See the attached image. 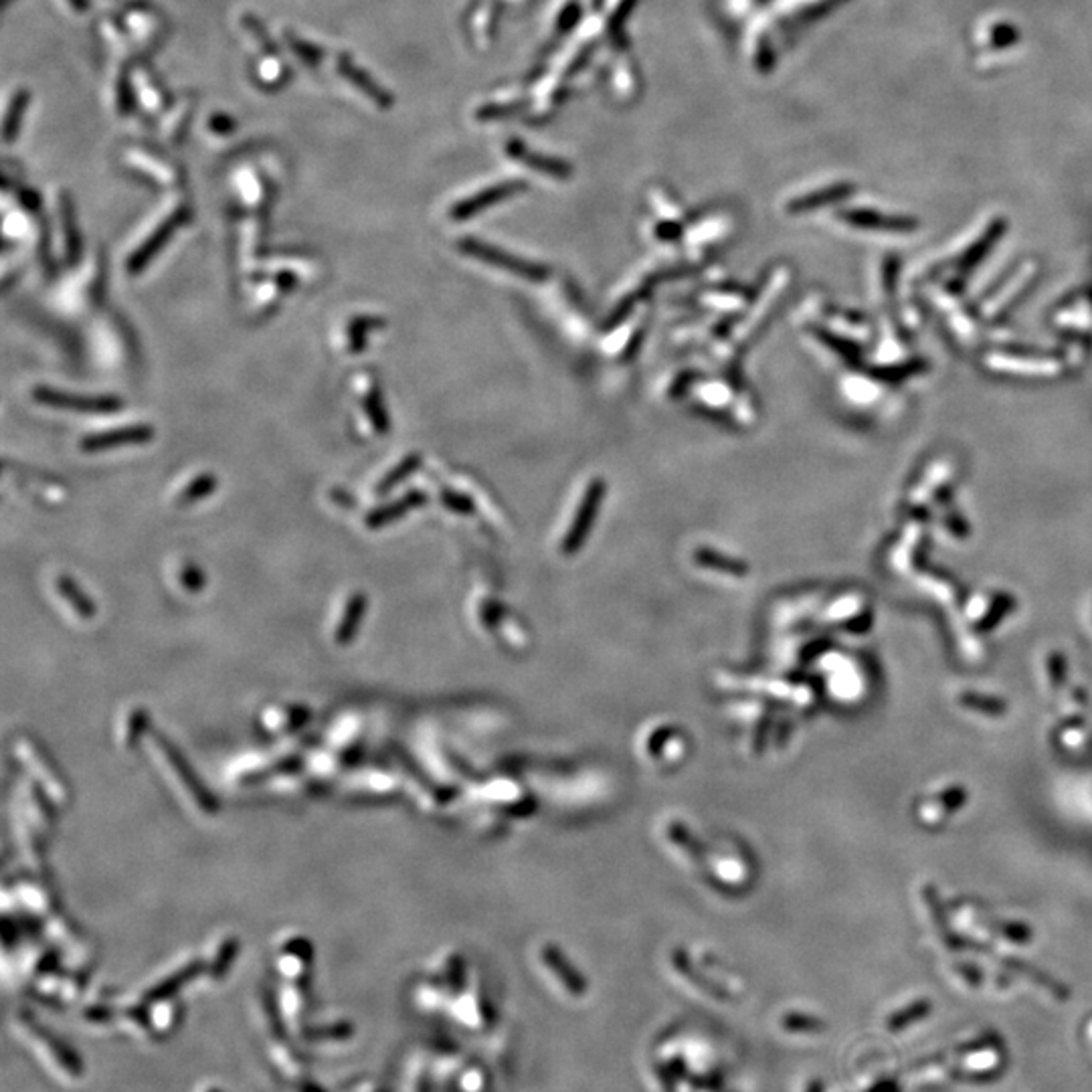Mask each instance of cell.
<instances>
[{"instance_id":"6da1fadb","label":"cell","mask_w":1092,"mask_h":1092,"mask_svg":"<svg viewBox=\"0 0 1092 1092\" xmlns=\"http://www.w3.org/2000/svg\"><path fill=\"white\" fill-rule=\"evenodd\" d=\"M457 247H460L462 254L472 255L478 261H482V264H488V266L498 267V269H506L510 273H515V276L524 278L528 281H544V279H549V276H551V269L546 266L532 264V261L510 255V254H506V251H500L491 245L479 243L478 239H460Z\"/></svg>"},{"instance_id":"7a4b0ae2","label":"cell","mask_w":1092,"mask_h":1092,"mask_svg":"<svg viewBox=\"0 0 1092 1092\" xmlns=\"http://www.w3.org/2000/svg\"><path fill=\"white\" fill-rule=\"evenodd\" d=\"M32 399L45 407L93 415L118 413L124 407V401L116 395H73V392H63L51 387H37L32 391Z\"/></svg>"},{"instance_id":"3957f363","label":"cell","mask_w":1092,"mask_h":1092,"mask_svg":"<svg viewBox=\"0 0 1092 1092\" xmlns=\"http://www.w3.org/2000/svg\"><path fill=\"white\" fill-rule=\"evenodd\" d=\"M189 218H191V211L187 209V206H179V209H174V213L164 218V221L155 229V231H152L144 239V242L140 243V247H136L132 254H130V257L126 261L128 273L138 276L140 271H144L152 264V259H155L160 251L168 245L172 235L177 233L179 229L189 221Z\"/></svg>"},{"instance_id":"277c9868","label":"cell","mask_w":1092,"mask_h":1092,"mask_svg":"<svg viewBox=\"0 0 1092 1092\" xmlns=\"http://www.w3.org/2000/svg\"><path fill=\"white\" fill-rule=\"evenodd\" d=\"M605 491H607V486H605L603 479H593V482L589 484L585 496L581 500V506H578L577 515H575L573 527L563 542L565 554H575L585 544L589 532H591L597 512L601 510V504H603Z\"/></svg>"},{"instance_id":"5b68a950","label":"cell","mask_w":1092,"mask_h":1092,"mask_svg":"<svg viewBox=\"0 0 1092 1092\" xmlns=\"http://www.w3.org/2000/svg\"><path fill=\"white\" fill-rule=\"evenodd\" d=\"M152 437H155V428H152V425H144V423L128 425V428H118V429H107V431L85 435L80 447L87 453H95V452L114 450V447H124V445H144V443L152 441Z\"/></svg>"},{"instance_id":"8992f818","label":"cell","mask_w":1092,"mask_h":1092,"mask_svg":"<svg viewBox=\"0 0 1092 1092\" xmlns=\"http://www.w3.org/2000/svg\"><path fill=\"white\" fill-rule=\"evenodd\" d=\"M425 504H428V494H425V491H419V490H411V491H407L405 496H401L399 500L391 502V504H382L377 510L368 512L366 518H365V524L373 530L389 527V524L397 522L399 518L409 515L411 510L421 508Z\"/></svg>"},{"instance_id":"52a82bcc","label":"cell","mask_w":1092,"mask_h":1092,"mask_svg":"<svg viewBox=\"0 0 1092 1092\" xmlns=\"http://www.w3.org/2000/svg\"><path fill=\"white\" fill-rule=\"evenodd\" d=\"M336 69H338V73H341L346 81H351L354 87H358V90L363 92L370 102H375L378 107H391L392 105L391 93H387L378 83H375V80L370 78V75L365 69H360L358 65H354L353 59L348 57L346 53L338 55Z\"/></svg>"},{"instance_id":"ba28073f","label":"cell","mask_w":1092,"mask_h":1092,"mask_svg":"<svg viewBox=\"0 0 1092 1092\" xmlns=\"http://www.w3.org/2000/svg\"><path fill=\"white\" fill-rule=\"evenodd\" d=\"M522 189L524 187H522V184H518V182L498 184V187H491L488 191L478 192L476 196H472V199H465L462 203H457L453 206V209H452L450 215H452V218H455V221H465V218L476 217L478 213H482L484 209H488V206L508 199V196L516 194Z\"/></svg>"},{"instance_id":"9c48e42d","label":"cell","mask_w":1092,"mask_h":1092,"mask_svg":"<svg viewBox=\"0 0 1092 1092\" xmlns=\"http://www.w3.org/2000/svg\"><path fill=\"white\" fill-rule=\"evenodd\" d=\"M59 215H61V227H63V239H65V259H68L69 266H78L81 254H83V243H81V233H80V227H78V218H75V206L69 192H61L59 196Z\"/></svg>"},{"instance_id":"30bf717a","label":"cell","mask_w":1092,"mask_h":1092,"mask_svg":"<svg viewBox=\"0 0 1092 1092\" xmlns=\"http://www.w3.org/2000/svg\"><path fill=\"white\" fill-rule=\"evenodd\" d=\"M421 464H423V457L419 453H409L407 457H403V460L395 467H391L389 472L378 479L377 494L378 496L389 494L391 490H395L401 482H405L407 478H411L415 472H417Z\"/></svg>"},{"instance_id":"8fae6325","label":"cell","mask_w":1092,"mask_h":1092,"mask_svg":"<svg viewBox=\"0 0 1092 1092\" xmlns=\"http://www.w3.org/2000/svg\"><path fill=\"white\" fill-rule=\"evenodd\" d=\"M382 326H385V318H380V316H356V318H353L348 324V348H351V353H363L366 348L368 332L378 330Z\"/></svg>"},{"instance_id":"7c38bea8","label":"cell","mask_w":1092,"mask_h":1092,"mask_svg":"<svg viewBox=\"0 0 1092 1092\" xmlns=\"http://www.w3.org/2000/svg\"><path fill=\"white\" fill-rule=\"evenodd\" d=\"M130 27L136 31V35L144 43H155L160 39L162 20L155 13V10L140 6V8L132 10V17H130Z\"/></svg>"},{"instance_id":"4fadbf2b","label":"cell","mask_w":1092,"mask_h":1092,"mask_svg":"<svg viewBox=\"0 0 1092 1092\" xmlns=\"http://www.w3.org/2000/svg\"><path fill=\"white\" fill-rule=\"evenodd\" d=\"M288 80V65L283 63L278 55L267 53V57L261 59V65H257V83L267 85L269 90H278V87H281Z\"/></svg>"},{"instance_id":"5bb4252c","label":"cell","mask_w":1092,"mask_h":1092,"mask_svg":"<svg viewBox=\"0 0 1092 1092\" xmlns=\"http://www.w3.org/2000/svg\"><path fill=\"white\" fill-rule=\"evenodd\" d=\"M851 225H858V227H866V229H884V231H911L914 229V223L906 221V218H884L880 215H874V213H846L844 215Z\"/></svg>"},{"instance_id":"9a60e30c","label":"cell","mask_w":1092,"mask_h":1092,"mask_svg":"<svg viewBox=\"0 0 1092 1092\" xmlns=\"http://www.w3.org/2000/svg\"><path fill=\"white\" fill-rule=\"evenodd\" d=\"M365 413L368 415V421L378 435H387L391 431L389 411H387L385 401H382V395L377 387L370 389L368 395L365 397Z\"/></svg>"},{"instance_id":"2e32d148","label":"cell","mask_w":1092,"mask_h":1092,"mask_svg":"<svg viewBox=\"0 0 1092 1092\" xmlns=\"http://www.w3.org/2000/svg\"><path fill=\"white\" fill-rule=\"evenodd\" d=\"M194 105H196V102L192 100V97H184V100H180L179 105L174 107L172 112L168 114L167 124H164V130H167V134H168L170 140L177 142V140L182 138L184 132H187V128L191 124V118H192V112H194Z\"/></svg>"},{"instance_id":"e0dca14e","label":"cell","mask_w":1092,"mask_h":1092,"mask_svg":"<svg viewBox=\"0 0 1092 1092\" xmlns=\"http://www.w3.org/2000/svg\"><path fill=\"white\" fill-rule=\"evenodd\" d=\"M27 105H29V92L19 90L13 95V100H10L8 112L5 116V126H3L5 142H13L19 136V130H20V124H23Z\"/></svg>"},{"instance_id":"ac0fdd59","label":"cell","mask_w":1092,"mask_h":1092,"mask_svg":"<svg viewBox=\"0 0 1092 1092\" xmlns=\"http://www.w3.org/2000/svg\"><path fill=\"white\" fill-rule=\"evenodd\" d=\"M217 484H218V479H217L215 474H201V476H196L192 479V482L180 491L177 504L179 506H191V504H194V502H199V500H203L206 496H211L213 491L217 490Z\"/></svg>"},{"instance_id":"d6986e66","label":"cell","mask_w":1092,"mask_h":1092,"mask_svg":"<svg viewBox=\"0 0 1092 1092\" xmlns=\"http://www.w3.org/2000/svg\"><path fill=\"white\" fill-rule=\"evenodd\" d=\"M696 561L701 563L706 569H714L720 573H730V575H745L747 573V565L735 561V559H728L725 554H718L710 549H701L696 552Z\"/></svg>"},{"instance_id":"ffe728a7","label":"cell","mask_w":1092,"mask_h":1092,"mask_svg":"<svg viewBox=\"0 0 1092 1092\" xmlns=\"http://www.w3.org/2000/svg\"><path fill=\"white\" fill-rule=\"evenodd\" d=\"M136 93L148 109H160L164 105V90L156 83V80L146 71H136Z\"/></svg>"},{"instance_id":"44dd1931","label":"cell","mask_w":1092,"mask_h":1092,"mask_svg":"<svg viewBox=\"0 0 1092 1092\" xmlns=\"http://www.w3.org/2000/svg\"><path fill=\"white\" fill-rule=\"evenodd\" d=\"M846 192H848V189H846V187H834V189H827V191L815 192V194H812V196H805V199H800V201L791 203V205H789V209H791V213H803V211H810V209H815V206H822V205H827V203H834V201H838V199H842V196H846Z\"/></svg>"},{"instance_id":"7402d4cb","label":"cell","mask_w":1092,"mask_h":1092,"mask_svg":"<svg viewBox=\"0 0 1092 1092\" xmlns=\"http://www.w3.org/2000/svg\"><path fill=\"white\" fill-rule=\"evenodd\" d=\"M286 41H288L290 49L293 53H296L304 63H310V65H318L320 63V59H322V49L320 47H316V45H312V43L296 37V35H293V32H286Z\"/></svg>"},{"instance_id":"603a6c76","label":"cell","mask_w":1092,"mask_h":1092,"mask_svg":"<svg viewBox=\"0 0 1092 1092\" xmlns=\"http://www.w3.org/2000/svg\"><path fill=\"white\" fill-rule=\"evenodd\" d=\"M441 502H443V506L447 510L455 512V515L469 516V515H474V512H476L474 500L469 498V496H465V494H460V491H455V490H443L441 491Z\"/></svg>"},{"instance_id":"cb8c5ba5","label":"cell","mask_w":1092,"mask_h":1092,"mask_svg":"<svg viewBox=\"0 0 1092 1092\" xmlns=\"http://www.w3.org/2000/svg\"><path fill=\"white\" fill-rule=\"evenodd\" d=\"M813 332H815V336L819 338V341H822L824 344H827L829 348H832V351H836V353L842 354V356L848 360V363H854V365L858 363V351H856V348L851 346L850 342H846V341H839L838 336H834V334H829V332L822 330V328H815Z\"/></svg>"},{"instance_id":"d4e9b609","label":"cell","mask_w":1092,"mask_h":1092,"mask_svg":"<svg viewBox=\"0 0 1092 1092\" xmlns=\"http://www.w3.org/2000/svg\"><path fill=\"white\" fill-rule=\"evenodd\" d=\"M242 23L247 27V31L251 32V35L255 37V41L259 43L261 47H264L267 53L278 55V47H276V43H273V39L267 35V31H266L264 23H261L259 19H255L254 15H245V17L242 19Z\"/></svg>"},{"instance_id":"484cf974","label":"cell","mask_w":1092,"mask_h":1092,"mask_svg":"<svg viewBox=\"0 0 1092 1092\" xmlns=\"http://www.w3.org/2000/svg\"><path fill=\"white\" fill-rule=\"evenodd\" d=\"M646 290H648V288H643V290H639V293H633V296H627V298L621 300V302H619V305H617V308L614 310V314H611L609 318H607V322H605V330H611V328H615V326H619L621 322H624V320L627 318V316L633 312V305H636V302H638L639 298L646 296Z\"/></svg>"},{"instance_id":"4316f807","label":"cell","mask_w":1092,"mask_h":1092,"mask_svg":"<svg viewBox=\"0 0 1092 1092\" xmlns=\"http://www.w3.org/2000/svg\"><path fill=\"white\" fill-rule=\"evenodd\" d=\"M116 95H118V109L122 112L124 116L128 112H132L134 107V90H132V83H130L128 75H119L118 80V87H116Z\"/></svg>"},{"instance_id":"83f0119b","label":"cell","mask_w":1092,"mask_h":1092,"mask_svg":"<svg viewBox=\"0 0 1092 1092\" xmlns=\"http://www.w3.org/2000/svg\"><path fill=\"white\" fill-rule=\"evenodd\" d=\"M59 589H61V593H63L65 597L71 599V603H73L75 607L81 609V611H87V609H90V603H87V601H85L83 593H80V589L73 585L71 578H68V577H61V578H59Z\"/></svg>"},{"instance_id":"f1b7e54d","label":"cell","mask_w":1092,"mask_h":1092,"mask_svg":"<svg viewBox=\"0 0 1092 1092\" xmlns=\"http://www.w3.org/2000/svg\"><path fill=\"white\" fill-rule=\"evenodd\" d=\"M209 126L217 134H229V132H233L235 122H233V118H229L227 114H215L209 119Z\"/></svg>"},{"instance_id":"f546056e","label":"cell","mask_w":1092,"mask_h":1092,"mask_svg":"<svg viewBox=\"0 0 1092 1092\" xmlns=\"http://www.w3.org/2000/svg\"><path fill=\"white\" fill-rule=\"evenodd\" d=\"M19 199H20V205H23L29 213H37L41 209V196L37 191L23 189L19 194Z\"/></svg>"},{"instance_id":"4dcf8cb0","label":"cell","mask_w":1092,"mask_h":1092,"mask_svg":"<svg viewBox=\"0 0 1092 1092\" xmlns=\"http://www.w3.org/2000/svg\"><path fill=\"white\" fill-rule=\"evenodd\" d=\"M698 378H701V377H698L696 373H692V370H688V373L680 375L678 380H676L674 385H672V397H682L684 392L688 391V387H690L692 382L698 380Z\"/></svg>"},{"instance_id":"1f68e13d","label":"cell","mask_w":1092,"mask_h":1092,"mask_svg":"<svg viewBox=\"0 0 1092 1092\" xmlns=\"http://www.w3.org/2000/svg\"><path fill=\"white\" fill-rule=\"evenodd\" d=\"M655 235L664 239V242H676L682 235V227L676 223H660L655 229Z\"/></svg>"},{"instance_id":"d6a6232c","label":"cell","mask_w":1092,"mask_h":1092,"mask_svg":"<svg viewBox=\"0 0 1092 1092\" xmlns=\"http://www.w3.org/2000/svg\"><path fill=\"white\" fill-rule=\"evenodd\" d=\"M184 583H187L189 589H199L203 585L201 571L194 569V566H189V569L184 571Z\"/></svg>"},{"instance_id":"836d02e7","label":"cell","mask_w":1092,"mask_h":1092,"mask_svg":"<svg viewBox=\"0 0 1092 1092\" xmlns=\"http://www.w3.org/2000/svg\"><path fill=\"white\" fill-rule=\"evenodd\" d=\"M641 338H643V330H639V332H636V336H633V338H631V342H629V344H627V348H626V351H624V360H629V358H633V356H636V353H638V348H639V346H641Z\"/></svg>"},{"instance_id":"e575fe53","label":"cell","mask_w":1092,"mask_h":1092,"mask_svg":"<svg viewBox=\"0 0 1092 1092\" xmlns=\"http://www.w3.org/2000/svg\"><path fill=\"white\" fill-rule=\"evenodd\" d=\"M278 283L283 290H290V288L296 286V276H293V273H279Z\"/></svg>"},{"instance_id":"d590c367","label":"cell","mask_w":1092,"mask_h":1092,"mask_svg":"<svg viewBox=\"0 0 1092 1092\" xmlns=\"http://www.w3.org/2000/svg\"><path fill=\"white\" fill-rule=\"evenodd\" d=\"M69 3H71V6L75 10H87V6H90V3H87V0H69Z\"/></svg>"},{"instance_id":"8d00e7d4","label":"cell","mask_w":1092,"mask_h":1092,"mask_svg":"<svg viewBox=\"0 0 1092 1092\" xmlns=\"http://www.w3.org/2000/svg\"><path fill=\"white\" fill-rule=\"evenodd\" d=\"M132 3H140V0H132Z\"/></svg>"}]
</instances>
